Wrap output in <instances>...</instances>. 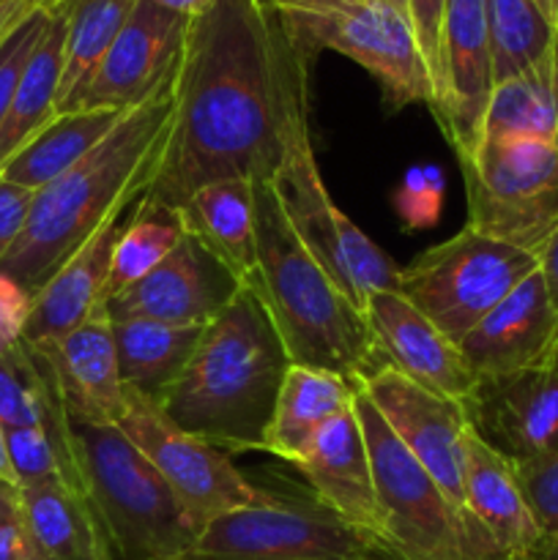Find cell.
<instances>
[{"mask_svg":"<svg viewBox=\"0 0 558 560\" xmlns=\"http://www.w3.org/2000/svg\"><path fill=\"white\" fill-rule=\"evenodd\" d=\"M20 503L38 560H109L91 503L60 479L20 487Z\"/></svg>","mask_w":558,"mask_h":560,"instance_id":"25","label":"cell"},{"mask_svg":"<svg viewBox=\"0 0 558 560\" xmlns=\"http://www.w3.org/2000/svg\"><path fill=\"white\" fill-rule=\"evenodd\" d=\"M153 3L164 5V9H170V11H178V14L189 16L191 20V16H197V14H202V11L211 9L217 0H153Z\"/></svg>","mask_w":558,"mask_h":560,"instance_id":"43","label":"cell"},{"mask_svg":"<svg viewBox=\"0 0 558 560\" xmlns=\"http://www.w3.org/2000/svg\"><path fill=\"white\" fill-rule=\"evenodd\" d=\"M137 0H69L58 115L80 113L88 85L113 47Z\"/></svg>","mask_w":558,"mask_h":560,"instance_id":"30","label":"cell"},{"mask_svg":"<svg viewBox=\"0 0 558 560\" xmlns=\"http://www.w3.org/2000/svg\"><path fill=\"white\" fill-rule=\"evenodd\" d=\"M476 377L509 375L553 364L558 353V312L539 271L487 312L457 342Z\"/></svg>","mask_w":558,"mask_h":560,"instance_id":"19","label":"cell"},{"mask_svg":"<svg viewBox=\"0 0 558 560\" xmlns=\"http://www.w3.org/2000/svg\"><path fill=\"white\" fill-rule=\"evenodd\" d=\"M129 113V109H126ZM126 113L113 109H80V113L55 115L36 137L25 142L9 162L0 167L5 180L38 191L63 173H69L80 159H85Z\"/></svg>","mask_w":558,"mask_h":560,"instance_id":"27","label":"cell"},{"mask_svg":"<svg viewBox=\"0 0 558 560\" xmlns=\"http://www.w3.org/2000/svg\"><path fill=\"white\" fill-rule=\"evenodd\" d=\"M284 44L288 27L263 0H217L191 16L175 77L173 124L142 206L175 211L213 180L274 178Z\"/></svg>","mask_w":558,"mask_h":560,"instance_id":"1","label":"cell"},{"mask_svg":"<svg viewBox=\"0 0 558 560\" xmlns=\"http://www.w3.org/2000/svg\"><path fill=\"white\" fill-rule=\"evenodd\" d=\"M184 560H186V558H184Z\"/></svg>","mask_w":558,"mask_h":560,"instance_id":"50","label":"cell"},{"mask_svg":"<svg viewBox=\"0 0 558 560\" xmlns=\"http://www.w3.org/2000/svg\"><path fill=\"white\" fill-rule=\"evenodd\" d=\"M189 22V16L153 0H137L88 85L80 109L126 113L146 102L178 69Z\"/></svg>","mask_w":558,"mask_h":560,"instance_id":"15","label":"cell"},{"mask_svg":"<svg viewBox=\"0 0 558 560\" xmlns=\"http://www.w3.org/2000/svg\"><path fill=\"white\" fill-rule=\"evenodd\" d=\"M290 366L268 312L241 288L202 328L184 375L156 405L175 427L222 452H260Z\"/></svg>","mask_w":558,"mask_h":560,"instance_id":"3","label":"cell"},{"mask_svg":"<svg viewBox=\"0 0 558 560\" xmlns=\"http://www.w3.org/2000/svg\"><path fill=\"white\" fill-rule=\"evenodd\" d=\"M137 202L115 211L85 246L58 268L53 279L33 295V310L27 317L25 345H44L74 331L104 304V284H107L109 257L115 238L129 222Z\"/></svg>","mask_w":558,"mask_h":560,"instance_id":"22","label":"cell"},{"mask_svg":"<svg viewBox=\"0 0 558 560\" xmlns=\"http://www.w3.org/2000/svg\"><path fill=\"white\" fill-rule=\"evenodd\" d=\"M186 560H399L312 490H274L257 506L213 520Z\"/></svg>","mask_w":558,"mask_h":560,"instance_id":"7","label":"cell"},{"mask_svg":"<svg viewBox=\"0 0 558 560\" xmlns=\"http://www.w3.org/2000/svg\"><path fill=\"white\" fill-rule=\"evenodd\" d=\"M496 80H492L490 33L481 0H446L441 25L432 115L454 153L463 156L479 140V124Z\"/></svg>","mask_w":558,"mask_h":560,"instance_id":"16","label":"cell"},{"mask_svg":"<svg viewBox=\"0 0 558 560\" xmlns=\"http://www.w3.org/2000/svg\"><path fill=\"white\" fill-rule=\"evenodd\" d=\"M465 506L470 520L490 539L501 560H534L545 550V536L531 514L514 465L485 441L465 432Z\"/></svg>","mask_w":558,"mask_h":560,"instance_id":"21","label":"cell"},{"mask_svg":"<svg viewBox=\"0 0 558 560\" xmlns=\"http://www.w3.org/2000/svg\"><path fill=\"white\" fill-rule=\"evenodd\" d=\"M257 271L249 288L271 317L290 361L353 386L386 366L364 312L315 260L284 219L271 180L255 184Z\"/></svg>","mask_w":558,"mask_h":560,"instance_id":"4","label":"cell"},{"mask_svg":"<svg viewBox=\"0 0 558 560\" xmlns=\"http://www.w3.org/2000/svg\"><path fill=\"white\" fill-rule=\"evenodd\" d=\"M0 560H38L27 534L20 487L0 485Z\"/></svg>","mask_w":558,"mask_h":560,"instance_id":"36","label":"cell"},{"mask_svg":"<svg viewBox=\"0 0 558 560\" xmlns=\"http://www.w3.org/2000/svg\"><path fill=\"white\" fill-rule=\"evenodd\" d=\"M66 22H69L66 3L49 11L47 31H44L42 42L36 44L25 71H22L14 102H11L3 126H0V167L58 115Z\"/></svg>","mask_w":558,"mask_h":560,"instance_id":"29","label":"cell"},{"mask_svg":"<svg viewBox=\"0 0 558 560\" xmlns=\"http://www.w3.org/2000/svg\"><path fill=\"white\" fill-rule=\"evenodd\" d=\"M279 16L310 63L323 49L345 55L377 82L386 107H432L435 102L432 77L416 42L414 25L386 0H364L350 9L321 14Z\"/></svg>","mask_w":558,"mask_h":560,"instance_id":"10","label":"cell"},{"mask_svg":"<svg viewBox=\"0 0 558 560\" xmlns=\"http://www.w3.org/2000/svg\"><path fill=\"white\" fill-rule=\"evenodd\" d=\"M359 392L370 399L372 408L392 427L397 441L414 454L416 463L441 487L446 501L468 525L470 534L496 552V547L470 520L468 506H465L463 441L468 432V421H465L463 405L419 386L392 366H383L375 375L367 377Z\"/></svg>","mask_w":558,"mask_h":560,"instance_id":"12","label":"cell"},{"mask_svg":"<svg viewBox=\"0 0 558 560\" xmlns=\"http://www.w3.org/2000/svg\"><path fill=\"white\" fill-rule=\"evenodd\" d=\"M457 159L468 202L465 228L536 255L558 228L556 142H476Z\"/></svg>","mask_w":558,"mask_h":560,"instance_id":"9","label":"cell"},{"mask_svg":"<svg viewBox=\"0 0 558 560\" xmlns=\"http://www.w3.org/2000/svg\"><path fill=\"white\" fill-rule=\"evenodd\" d=\"M534 271V252L463 228L403 268L397 290L438 331L460 342Z\"/></svg>","mask_w":558,"mask_h":560,"instance_id":"8","label":"cell"},{"mask_svg":"<svg viewBox=\"0 0 558 560\" xmlns=\"http://www.w3.org/2000/svg\"><path fill=\"white\" fill-rule=\"evenodd\" d=\"M443 3H446V0H410V25H414L416 42H419L421 55H425V63L427 69H430L432 91H435L438 63H441Z\"/></svg>","mask_w":558,"mask_h":560,"instance_id":"37","label":"cell"},{"mask_svg":"<svg viewBox=\"0 0 558 560\" xmlns=\"http://www.w3.org/2000/svg\"><path fill=\"white\" fill-rule=\"evenodd\" d=\"M386 3L392 5V9H397L399 14L410 22V0H386Z\"/></svg>","mask_w":558,"mask_h":560,"instance_id":"47","label":"cell"},{"mask_svg":"<svg viewBox=\"0 0 558 560\" xmlns=\"http://www.w3.org/2000/svg\"><path fill=\"white\" fill-rule=\"evenodd\" d=\"M295 470L304 476L317 501L326 503L345 523L386 545L381 530V514H377L370 452H367L364 432H361L353 405L323 427L312 452L295 465Z\"/></svg>","mask_w":558,"mask_h":560,"instance_id":"20","label":"cell"},{"mask_svg":"<svg viewBox=\"0 0 558 560\" xmlns=\"http://www.w3.org/2000/svg\"><path fill=\"white\" fill-rule=\"evenodd\" d=\"M490 33L492 80L503 82L545 60L556 49L558 33L534 0H481Z\"/></svg>","mask_w":558,"mask_h":560,"instance_id":"31","label":"cell"},{"mask_svg":"<svg viewBox=\"0 0 558 560\" xmlns=\"http://www.w3.org/2000/svg\"><path fill=\"white\" fill-rule=\"evenodd\" d=\"M38 9H42L38 0H0V42Z\"/></svg>","mask_w":558,"mask_h":560,"instance_id":"42","label":"cell"},{"mask_svg":"<svg viewBox=\"0 0 558 560\" xmlns=\"http://www.w3.org/2000/svg\"><path fill=\"white\" fill-rule=\"evenodd\" d=\"M244 282L184 233L173 252L137 284L107 301L109 320H153L164 326H208Z\"/></svg>","mask_w":558,"mask_h":560,"instance_id":"14","label":"cell"},{"mask_svg":"<svg viewBox=\"0 0 558 560\" xmlns=\"http://www.w3.org/2000/svg\"><path fill=\"white\" fill-rule=\"evenodd\" d=\"M31 348L47 364L71 421L96 427L120 424L126 413V386L120 381L107 306H98L74 331Z\"/></svg>","mask_w":558,"mask_h":560,"instance_id":"17","label":"cell"},{"mask_svg":"<svg viewBox=\"0 0 558 560\" xmlns=\"http://www.w3.org/2000/svg\"><path fill=\"white\" fill-rule=\"evenodd\" d=\"M49 25V11L38 9L16 27L14 33L0 42V126H3L5 115H9L11 102H14L16 85H20V77L25 71L27 60H31L33 49L42 42L44 31Z\"/></svg>","mask_w":558,"mask_h":560,"instance_id":"34","label":"cell"},{"mask_svg":"<svg viewBox=\"0 0 558 560\" xmlns=\"http://www.w3.org/2000/svg\"><path fill=\"white\" fill-rule=\"evenodd\" d=\"M206 326H164L153 320H113L120 381L142 397L159 399L191 361Z\"/></svg>","mask_w":558,"mask_h":560,"instance_id":"28","label":"cell"},{"mask_svg":"<svg viewBox=\"0 0 558 560\" xmlns=\"http://www.w3.org/2000/svg\"><path fill=\"white\" fill-rule=\"evenodd\" d=\"M118 427L167 481L197 536L213 520L257 506L266 498V487L252 485L228 452L175 427L153 399L131 388H126V413Z\"/></svg>","mask_w":558,"mask_h":560,"instance_id":"11","label":"cell"},{"mask_svg":"<svg viewBox=\"0 0 558 560\" xmlns=\"http://www.w3.org/2000/svg\"><path fill=\"white\" fill-rule=\"evenodd\" d=\"M31 310L33 295L20 282L0 273V350L22 342Z\"/></svg>","mask_w":558,"mask_h":560,"instance_id":"38","label":"cell"},{"mask_svg":"<svg viewBox=\"0 0 558 560\" xmlns=\"http://www.w3.org/2000/svg\"><path fill=\"white\" fill-rule=\"evenodd\" d=\"M0 485L20 487V481H16V476H14V468H11L9 446H5V430H3V424H0Z\"/></svg>","mask_w":558,"mask_h":560,"instance_id":"44","label":"cell"},{"mask_svg":"<svg viewBox=\"0 0 558 560\" xmlns=\"http://www.w3.org/2000/svg\"><path fill=\"white\" fill-rule=\"evenodd\" d=\"M77 468L109 560H184L197 528L120 427L71 421Z\"/></svg>","mask_w":558,"mask_h":560,"instance_id":"6","label":"cell"},{"mask_svg":"<svg viewBox=\"0 0 558 560\" xmlns=\"http://www.w3.org/2000/svg\"><path fill=\"white\" fill-rule=\"evenodd\" d=\"M33 195L36 191L16 186L0 175V262L9 257L14 244L20 241L22 230L27 224V213H31Z\"/></svg>","mask_w":558,"mask_h":560,"instance_id":"39","label":"cell"},{"mask_svg":"<svg viewBox=\"0 0 558 560\" xmlns=\"http://www.w3.org/2000/svg\"><path fill=\"white\" fill-rule=\"evenodd\" d=\"M310 69L312 63L288 33L277 71L279 162L271 184L284 219L301 244L364 312L372 293L397 290L403 266H397L353 219L334 206L323 184L310 135Z\"/></svg>","mask_w":558,"mask_h":560,"instance_id":"5","label":"cell"},{"mask_svg":"<svg viewBox=\"0 0 558 560\" xmlns=\"http://www.w3.org/2000/svg\"><path fill=\"white\" fill-rule=\"evenodd\" d=\"M514 474L545 541H558V452L534 463L514 465Z\"/></svg>","mask_w":558,"mask_h":560,"instance_id":"35","label":"cell"},{"mask_svg":"<svg viewBox=\"0 0 558 560\" xmlns=\"http://www.w3.org/2000/svg\"><path fill=\"white\" fill-rule=\"evenodd\" d=\"M181 238H184V228L173 211L148 208L137 200L129 222L115 238L107 284H104V304L146 279L178 246Z\"/></svg>","mask_w":558,"mask_h":560,"instance_id":"32","label":"cell"},{"mask_svg":"<svg viewBox=\"0 0 558 560\" xmlns=\"http://www.w3.org/2000/svg\"><path fill=\"white\" fill-rule=\"evenodd\" d=\"M534 560H558V541H547L545 550H542Z\"/></svg>","mask_w":558,"mask_h":560,"instance_id":"46","label":"cell"},{"mask_svg":"<svg viewBox=\"0 0 558 560\" xmlns=\"http://www.w3.org/2000/svg\"><path fill=\"white\" fill-rule=\"evenodd\" d=\"M63 3H69V0H38V5H42V9H47V11L60 9Z\"/></svg>","mask_w":558,"mask_h":560,"instance_id":"48","label":"cell"},{"mask_svg":"<svg viewBox=\"0 0 558 560\" xmlns=\"http://www.w3.org/2000/svg\"><path fill=\"white\" fill-rule=\"evenodd\" d=\"M175 77L178 69L69 173L33 195L25 230L0 273L36 295L115 211L146 195L173 124Z\"/></svg>","mask_w":558,"mask_h":560,"instance_id":"2","label":"cell"},{"mask_svg":"<svg viewBox=\"0 0 558 560\" xmlns=\"http://www.w3.org/2000/svg\"><path fill=\"white\" fill-rule=\"evenodd\" d=\"M173 213L186 235L200 241L241 282H252L257 271L255 180H213L200 186Z\"/></svg>","mask_w":558,"mask_h":560,"instance_id":"24","label":"cell"},{"mask_svg":"<svg viewBox=\"0 0 558 560\" xmlns=\"http://www.w3.org/2000/svg\"><path fill=\"white\" fill-rule=\"evenodd\" d=\"M364 317L386 366L441 397L463 402L476 375L457 342L438 331L399 290H377L367 299Z\"/></svg>","mask_w":558,"mask_h":560,"instance_id":"18","label":"cell"},{"mask_svg":"<svg viewBox=\"0 0 558 560\" xmlns=\"http://www.w3.org/2000/svg\"><path fill=\"white\" fill-rule=\"evenodd\" d=\"M279 14H321V11H339L359 5L364 0H263Z\"/></svg>","mask_w":558,"mask_h":560,"instance_id":"40","label":"cell"},{"mask_svg":"<svg viewBox=\"0 0 558 560\" xmlns=\"http://www.w3.org/2000/svg\"><path fill=\"white\" fill-rule=\"evenodd\" d=\"M553 366H558V353H556V359H553Z\"/></svg>","mask_w":558,"mask_h":560,"instance_id":"49","label":"cell"},{"mask_svg":"<svg viewBox=\"0 0 558 560\" xmlns=\"http://www.w3.org/2000/svg\"><path fill=\"white\" fill-rule=\"evenodd\" d=\"M460 405L468 430L512 465L558 452V366L476 377Z\"/></svg>","mask_w":558,"mask_h":560,"instance_id":"13","label":"cell"},{"mask_svg":"<svg viewBox=\"0 0 558 560\" xmlns=\"http://www.w3.org/2000/svg\"><path fill=\"white\" fill-rule=\"evenodd\" d=\"M490 140H539L558 145V44L523 74L492 85L476 142Z\"/></svg>","mask_w":558,"mask_h":560,"instance_id":"26","label":"cell"},{"mask_svg":"<svg viewBox=\"0 0 558 560\" xmlns=\"http://www.w3.org/2000/svg\"><path fill=\"white\" fill-rule=\"evenodd\" d=\"M58 402L60 397L53 375L31 345L20 342L14 348L0 350V424L3 430L47 424Z\"/></svg>","mask_w":558,"mask_h":560,"instance_id":"33","label":"cell"},{"mask_svg":"<svg viewBox=\"0 0 558 560\" xmlns=\"http://www.w3.org/2000/svg\"><path fill=\"white\" fill-rule=\"evenodd\" d=\"M536 257H539V273L545 279L547 295H550L553 306L558 312V228L547 235V241L536 252Z\"/></svg>","mask_w":558,"mask_h":560,"instance_id":"41","label":"cell"},{"mask_svg":"<svg viewBox=\"0 0 558 560\" xmlns=\"http://www.w3.org/2000/svg\"><path fill=\"white\" fill-rule=\"evenodd\" d=\"M534 3H536V9L542 11V16L550 22L553 31L558 33V0H534Z\"/></svg>","mask_w":558,"mask_h":560,"instance_id":"45","label":"cell"},{"mask_svg":"<svg viewBox=\"0 0 558 560\" xmlns=\"http://www.w3.org/2000/svg\"><path fill=\"white\" fill-rule=\"evenodd\" d=\"M356 392L359 386L345 377L293 364L279 388L260 452L274 454L295 468L312 452L323 427L353 405Z\"/></svg>","mask_w":558,"mask_h":560,"instance_id":"23","label":"cell"}]
</instances>
